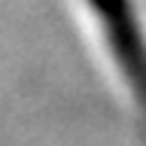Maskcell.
Segmentation results:
<instances>
[{
    "instance_id": "1",
    "label": "cell",
    "mask_w": 146,
    "mask_h": 146,
    "mask_svg": "<svg viewBox=\"0 0 146 146\" xmlns=\"http://www.w3.org/2000/svg\"><path fill=\"white\" fill-rule=\"evenodd\" d=\"M91 6L100 12L104 25H107L110 46H113L119 64L125 67L128 82L134 85V91L140 94L146 107V46H143L140 31H137L128 0H91Z\"/></svg>"
}]
</instances>
